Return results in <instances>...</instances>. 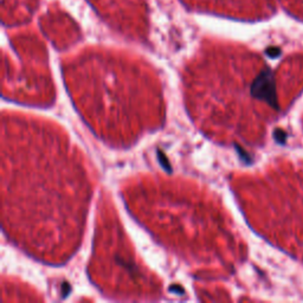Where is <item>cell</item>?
<instances>
[{
	"label": "cell",
	"mask_w": 303,
	"mask_h": 303,
	"mask_svg": "<svg viewBox=\"0 0 303 303\" xmlns=\"http://www.w3.org/2000/svg\"><path fill=\"white\" fill-rule=\"evenodd\" d=\"M251 95L258 100L267 102L269 106L275 108L276 110L280 109L273 71L270 69H264L259 73L251 85Z\"/></svg>",
	"instance_id": "6da1fadb"
},
{
	"label": "cell",
	"mask_w": 303,
	"mask_h": 303,
	"mask_svg": "<svg viewBox=\"0 0 303 303\" xmlns=\"http://www.w3.org/2000/svg\"><path fill=\"white\" fill-rule=\"evenodd\" d=\"M287 138H288V135H287V133L283 131V129H275L274 132V139L276 140L277 144H281V145H284L286 144L287 141Z\"/></svg>",
	"instance_id": "7a4b0ae2"
},
{
	"label": "cell",
	"mask_w": 303,
	"mask_h": 303,
	"mask_svg": "<svg viewBox=\"0 0 303 303\" xmlns=\"http://www.w3.org/2000/svg\"><path fill=\"white\" fill-rule=\"evenodd\" d=\"M265 52H267V55L269 56V57L276 58L281 55V49L277 48V46H271V48H268Z\"/></svg>",
	"instance_id": "3957f363"
}]
</instances>
